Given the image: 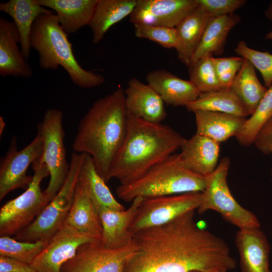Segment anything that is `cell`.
I'll return each instance as SVG.
<instances>
[{
  "mask_svg": "<svg viewBox=\"0 0 272 272\" xmlns=\"http://www.w3.org/2000/svg\"><path fill=\"white\" fill-rule=\"evenodd\" d=\"M265 39L272 41V30L266 34Z\"/></svg>",
  "mask_w": 272,
  "mask_h": 272,
  "instance_id": "obj_42",
  "label": "cell"
},
{
  "mask_svg": "<svg viewBox=\"0 0 272 272\" xmlns=\"http://www.w3.org/2000/svg\"><path fill=\"white\" fill-rule=\"evenodd\" d=\"M272 117V85L261 99L254 112L236 134L240 145L249 147L254 144L259 130Z\"/></svg>",
  "mask_w": 272,
  "mask_h": 272,
  "instance_id": "obj_31",
  "label": "cell"
},
{
  "mask_svg": "<svg viewBox=\"0 0 272 272\" xmlns=\"http://www.w3.org/2000/svg\"><path fill=\"white\" fill-rule=\"evenodd\" d=\"M6 126V123L3 117H0V136L3 134L4 128Z\"/></svg>",
  "mask_w": 272,
  "mask_h": 272,
  "instance_id": "obj_41",
  "label": "cell"
},
{
  "mask_svg": "<svg viewBox=\"0 0 272 272\" xmlns=\"http://www.w3.org/2000/svg\"><path fill=\"white\" fill-rule=\"evenodd\" d=\"M43 140L37 130L35 138L23 149L18 150L16 139H12L0 166V200L16 189H26L33 176L27 175L31 164L42 156Z\"/></svg>",
  "mask_w": 272,
  "mask_h": 272,
  "instance_id": "obj_12",
  "label": "cell"
},
{
  "mask_svg": "<svg viewBox=\"0 0 272 272\" xmlns=\"http://www.w3.org/2000/svg\"><path fill=\"white\" fill-rule=\"evenodd\" d=\"M234 51L258 70L265 87L268 88L272 85V54L252 49L243 40L237 43Z\"/></svg>",
  "mask_w": 272,
  "mask_h": 272,
  "instance_id": "obj_34",
  "label": "cell"
},
{
  "mask_svg": "<svg viewBox=\"0 0 272 272\" xmlns=\"http://www.w3.org/2000/svg\"><path fill=\"white\" fill-rule=\"evenodd\" d=\"M49 240L23 241L9 236L0 237V256L30 264L48 244Z\"/></svg>",
  "mask_w": 272,
  "mask_h": 272,
  "instance_id": "obj_33",
  "label": "cell"
},
{
  "mask_svg": "<svg viewBox=\"0 0 272 272\" xmlns=\"http://www.w3.org/2000/svg\"><path fill=\"white\" fill-rule=\"evenodd\" d=\"M96 241H99L63 224L30 265L36 272H61L81 245Z\"/></svg>",
  "mask_w": 272,
  "mask_h": 272,
  "instance_id": "obj_13",
  "label": "cell"
},
{
  "mask_svg": "<svg viewBox=\"0 0 272 272\" xmlns=\"http://www.w3.org/2000/svg\"><path fill=\"white\" fill-rule=\"evenodd\" d=\"M206 177L187 168L179 154H173L155 165L137 180L119 185L118 196L127 201L143 198L203 191Z\"/></svg>",
  "mask_w": 272,
  "mask_h": 272,
  "instance_id": "obj_5",
  "label": "cell"
},
{
  "mask_svg": "<svg viewBox=\"0 0 272 272\" xmlns=\"http://www.w3.org/2000/svg\"><path fill=\"white\" fill-rule=\"evenodd\" d=\"M270 154H272V151ZM271 178H272V168H271Z\"/></svg>",
  "mask_w": 272,
  "mask_h": 272,
  "instance_id": "obj_44",
  "label": "cell"
},
{
  "mask_svg": "<svg viewBox=\"0 0 272 272\" xmlns=\"http://www.w3.org/2000/svg\"><path fill=\"white\" fill-rule=\"evenodd\" d=\"M146 80L169 105L186 107L201 94L189 80H183L163 69L149 72Z\"/></svg>",
  "mask_w": 272,
  "mask_h": 272,
  "instance_id": "obj_18",
  "label": "cell"
},
{
  "mask_svg": "<svg viewBox=\"0 0 272 272\" xmlns=\"http://www.w3.org/2000/svg\"><path fill=\"white\" fill-rule=\"evenodd\" d=\"M196 6L210 17H217L231 14L243 7L245 0H195Z\"/></svg>",
  "mask_w": 272,
  "mask_h": 272,
  "instance_id": "obj_37",
  "label": "cell"
},
{
  "mask_svg": "<svg viewBox=\"0 0 272 272\" xmlns=\"http://www.w3.org/2000/svg\"><path fill=\"white\" fill-rule=\"evenodd\" d=\"M185 139L169 125L127 113L126 134L112 163L110 179H117L120 185L137 180L180 149Z\"/></svg>",
  "mask_w": 272,
  "mask_h": 272,
  "instance_id": "obj_3",
  "label": "cell"
},
{
  "mask_svg": "<svg viewBox=\"0 0 272 272\" xmlns=\"http://www.w3.org/2000/svg\"><path fill=\"white\" fill-rule=\"evenodd\" d=\"M213 55L208 54L188 65L189 80L201 93L222 90L213 62Z\"/></svg>",
  "mask_w": 272,
  "mask_h": 272,
  "instance_id": "obj_32",
  "label": "cell"
},
{
  "mask_svg": "<svg viewBox=\"0 0 272 272\" xmlns=\"http://www.w3.org/2000/svg\"><path fill=\"white\" fill-rule=\"evenodd\" d=\"M79 181L83 184L93 202L99 210H122L124 206L114 197L106 182L97 172L92 158L85 154Z\"/></svg>",
  "mask_w": 272,
  "mask_h": 272,
  "instance_id": "obj_29",
  "label": "cell"
},
{
  "mask_svg": "<svg viewBox=\"0 0 272 272\" xmlns=\"http://www.w3.org/2000/svg\"><path fill=\"white\" fill-rule=\"evenodd\" d=\"M135 36L154 41L166 48H175L177 44V34L175 28L135 23Z\"/></svg>",
  "mask_w": 272,
  "mask_h": 272,
  "instance_id": "obj_35",
  "label": "cell"
},
{
  "mask_svg": "<svg viewBox=\"0 0 272 272\" xmlns=\"http://www.w3.org/2000/svg\"><path fill=\"white\" fill-rule=\"evenodd\" d=\"M20 37L13 21L0 18V75L29 78L32 70L18 47Z\"/></svg>",
  "mask_w": 272,
  "mask_h": 272,
  "instance_id": "obj_17",
  "label": "cell"
},
{
  "mask_svg": "<svg viewBox=\"0 0 272 272\" xmlns=\"http://www.w3.org/2000/svg\"><path fill=\"white\" fill-rule=\"evenodd\" d=\"M196 134L207 137L219 143L235 136L246 117L209 111H196Z\"/></svg>",
  "mask_w": 272,
  "mask_h": 272,
  "instance_id": "obj_24",
  "label": "cell"
},
{
  "mask_svg": "<svg viewBox=\"0 0 272 272\" xmlns=\"http://www.w3.org/2000/svg\"><path fill=\"white\" fill-rule=\"evenodd\" d=\"M195 210L133 235L137 254L124 272L228 271L236 267L222 238L200 228Z\"/></svg>",
  "mask_w": 272,
  "mask_h": 272,
  "instance_id": "obj_1",
  "label": "cell"
},
{
  "mask_svg": "<svg viewBox=\"0 0 272 272\" xmlns=\"http://www.w3.org/2000/svg\"><path fill=\"white\" fill-rule=\"evenodd\" d=\"M242 57H213V62L222 89H230L242 67Z\"/></svg>",
  "mask_w": 272,
  "mask_h": 272,
  "instance_id": "obj_36",
  "label": "cell"
},
{
  "mask_svg": "<svg viewBox=\"0 0 272 272\" xmlns=\"http://www.w3.org/2000/svg\"><path fill=\"white\" fill-rule=\"evenodd\" d=\"M210 17L196 8L175 27L177 34L176 48L178 59L186 66L191 61Z\"/></svg>",
  "mask_w": 272,
  "mask_h": 272,
  "instance_id": "obj_25",
  "label": "cell"
},
{
  "mask_svg": "<svg viewBox=\"0 0 272 272\" xmlns=\"http://www.w3.org/2000/svg\"><path fill=\"white\" fill-rule=\"evenodd\" d=\"M230 163L228 157L223 158L215 170L206 176V185L197 212L202 214L208 210L215 211L239 229L260 228L257 217L239 204L230 191L227 181Z\"/></svg>",
  "mask_w": 272,
  "mask_h": 272,
  "instance_id": "obj_8",
  "label": "cell"
},
{
  "mask_svg": "<svg viewBox=\"0 0 272 272\" xmlns=\"http://www.w3.org/2000/svg\"><path fill=\"white\" fill-rule=\"evenodd\" d=\"M0 11L13 19L20 35L21 51L27 60L30 56V38L34 22L40 15L51 10L42 6L37 0H10L0 4Z\"/></svg>",
  "mask_w": 272,
  "mask_h": 272,
  "instance_id": "obj_23",
  "label": "cell"
},
{
  "mask_svg": "<svg viewBox=\"0 0 272 272\" xmlns=\"http://www.w3.org/2000/svg\"><path fill=\"white\" fill-rule=\"evenodd\" d=\"M138 0H98L89 24L93 34V42L98 43L114 24L132 12Z\"/></svg>",
  "mask_w": 272,
  "mask_h": 272,
  "instance_id": "obj_26",
  "label": "cell"
},
{
  "mask_svg": "<svg viewBox=\"0 0 272 272\" xmlns=\"http://www.w3.org/2000/svg\"><path fill=\"white\" fill-rule=\"evenodd\" d=\"M265 16L268 19L272 20V1L267 9L264 12Z\"/></svg>",
  "mask_w": 272,
  "mask_h": 272,
  "instance_id": "obj_40",
  "label": "cell"
},
{
  "mask_svg": "<svg viewBox=\"0 0 272 272\" xmlns=\"http://www.w3.org/2000/svg\"><path fill=\"white\" fill-rule=\"evenodd\" d=\"M143 198L136 197L127 209L122 210H99L102 228L101 242L103 245L110 248H117L132 240L131 225Z\"/></svg>",
  "mask_w": 272,
  "mask_h": 272,
  "instance_id": "obj_19",
  "label": "cell"
},
{
  "mask_svg": "<svg viewBox=\"0 0 272 272\" xmlns=\"http://www.w3.org/2000/svg\"><path fill=\"white\" fill-rule=\"evenodd\" d=\"M186 108L193 112L209 111L243 117L248 116L241 102L230 89L201 93Z\"/></svg>",
  "mask_w": 272,
  "mask_h": 272,
  "instance_id": "obj_30",
  "label": "cell"
},
{
  "mask_svg": "<svg viewBox=\"0 0 272 272\" xmlns=\"http://www.w3.org/2000/svg\"><path fill=\"white\" fill-rule=\"evenodd\" d=\"M0 272H36L30 264L8 257L0 256Z\"/></svg>",
  "mask_w": 272,
  "mask_h": 272,
  "instance_id": "obj_39",
  "label": "cell"
},
{
  "mask_svg": "<svg viewBox=\"0 0 272 272\" xmlns=\"http://www.w3.org/2000/svg\"><path fill=\"white\" fill-rule=\"evenodd\" d=\"M85 154L73 153L62 186L45 209L27 227L14 236L17 240H49L62 227L72 207Z\"/></svg>",
  "mask_w": 272,
  "mask_h": 272,
  "instance_id": "obj_6",
  "label": "cell"
},
{
  "mask_svg": "<svg viewBox=\"0 0 272 272\" xmlns=\"http://www.w3.org/2000/svg\"><path fill=\"white\" fill-rule=\"evenodd\" d=\"M240 21V17L234 13L211 18L205 28L191 62L208 54L213 55L222 54L228 33Z\"/></svg>",
  "mask_w": 272,
  "mask_h": 272,
  "instance_id": "obj_27",
  "label": "cell"
},
{
  "mask_svg": "<svg viewBox=\"0 0 272 272\" xmlns=\"http://www.w3.org/2000/svg\"><path fill=\"white\" fill-rule=\"evenodd\" d=\"M124 90L118 88L95 101L79 124L73 144L76 153L89 155L107 183L113 160L124 140L127 126Z\"/></svg>",
  "mask_w": 272,
  "mask_h": 272,
  "instance_id": "obj_2",
  "label": "cell"
},
{
  "mask_svg": "<svg viewBox=\"0 0 272 272\" xmlns=\"http://www.w3.org/2000/svg\"><path fill=\"white\" fill-rule=\"evenodd\" d=\"M192 272H202V271H193ZM220 272H227V271H220Z\"/></svg>",
  "mask_w": 272,
  "mask_h": 272,
  "instance_id": "obj_43",
  "label": "cell"
},
{
  "mask_svg": "<svg viewBox=\"0 0 272 272\" xmlns=\"http://www.w3.org/2000/svg\"><path fill=\"white\" fill-rule=\"evenodd\" d=\"M43 7L55 12L63 30L75 33L86 25H89L98 0H37Z\"/></svg>",
  "mask_w": 272,
  "mask_h": 272,
  "instance_id": "obj_22",
  "label": "cell"
},
{
  "mask_svg": "<svg viewBox=\"0 0 272 272\" xmlns=\"http://www.w3.org/2000/svg\"><path fill=\"white\" fill-rule=\"evenodd\" d=\"M256 148L264 154L272 151V117L257 134L254 143Z\"/></svg>",
  "mask_w": 272,
  "mask_h": 272,
  "instance_id": "obj_38",
  "label": "cell"
},
{
  "mask_svg": "<svg viewBox=\"0 0 272 272\" xmlns=\"http://www.w3.org/2000/svg\"><path fill=\"white\" fill-rule=\"evenodd\" d=\"M267 89L260 83L254 66L248 60L243 58L242 67L230 89L238 98L248 115L250 116L254 112Z\"/></svg>",
  "mask_w": 272,
  "mask_h": 272,
  "instance_id": "obj_28",
  "label": "cell"
},
{
  "mask_svg": "<svg viewBox=\"0 0 272 272\" xmlns=\"http://www.w3.org/2000/svg\"><path fill=\"white\" fill-rule=\"evenodd\" d=\"M33 179L21 195L10 200L0 209V236H13L27 227L42 212L49 201L40 187L49 175L41 156L32 164Z\"/></svg>",
  "mask_w": 272,
  "mask_h": 272,
  "instance_id": "obj_7",
  "label": "cell"
},
{
  "mask_svg": "<svg viewBox=\"0 0 272 272\" xmlns=\"http://www.w3.org/2000/svg\"><path fill=\"white\" fill-rule=\"evenodd\" d=\"M31 48L39 55V64L45 70L59 66L67 73L71 81L82 88L99 86L105 81L101 74L84 69L77 60L67 34L61 28L52 11L40 15L33 25L30 38Z\"/></svg>",
  "mask_w": 272,
  "mask_h": 272,
  "instance_id": "obj_4",
  "label": "cell"
},
{
  "mask_svg": "<svg viewBox=\"0 0 272 272\" xmlns=\"http://www.w3.org/2000/svg\"><path fill=\"white\" fill-rule=\"evenodd\" d=\"M63 224L97 241L101 240L102 228L99 210L79 180L72 207Z\"/></svg>",
  "mask_w": 272,
  "mask_h": 272,
  "instance_id": "obj_20",
  "label": "cell"
},
{
  "mask_svg": "<svg viewBox=\"0 0 272 272\" xmlns=\"http://www.w3.org/2000/svg\"><path fill=\"white\" fill-rule=\"evenodd\" d=\"M196 7L195 0H138L129 20L133 24L175 28Z\"/></svg>",
  "mask_w": 272,
  "mask_h": 272,
  "instance_id": "obj_14",
  "label": "cell"
},
{
  "mask_svg": "<svg viewBox=\"0 0 272 272\" xmlns=\"http://www.w3.org/2000/svg\"><path fill=\"white\" fill-rule=\"evenodd\" d=\"M127 112L152 123H161L167 115L164 102L149 85L136 78H131L124 90Z\"/></svg>",
  "mask_w": 272,
  "mask_h": 272,
  "instance_id": "obj_15",
  "label": "cell"
},
{
  "mask_svg": "<svg viewBox=\"0 0 272 272\" xmlns=\"http://www.w3.org/2000/svg\"><path fill=\"white\" fill-rule=\"evenodd\" d=\"M138 247L132 239L117 248L103 245L101 241L81 245L75 255L61 268V272H124L137 254Z\"/></svg>",
  "mask_w": 272,
  "mask_h": 272,
  "instance_id": "obj_10",
  "label": "cell"
},
{
  "mask_svg": "<svg viewBox=\"0 0 272 272\" xmlns=\"http://www.w3.org/2000/svg\"><path fill=\"white\" fill-rule=\"evenodd\" d=\"M63 116L60 110L49 109L37 127L43 140L41 159L49 173V183L43 191L49 202L62 186L70 170L64 144Z\"/></svg>",
  "mask_w": 272,
  "mask_h": 272,
  "instance_id": "obj_9",
  "label": "cell"
},
{
  "mask_svg": "<svg viewBox=\"0 0 272 272\" xmlns=\"http://www.w3.org/2000/svg\"><path fill=\"white\" fill-rule=\"evenodd\" d=\"M180 149L183 165L197 174L207 176L218 166L220 143L207 137L195 133L185 140Z\"/></svg>",
  "mask_w": 272,
  "mask_h": 272,
  "instance_id": "obj_21",
  "label": "cell"
},
{
  "mask_svg": "<svg viewBox=\"0 0 272 272\" xmlns=\"http://www.w3.org/2000/svg\"><path fill=\"white\" fill-rule=\"evenodd\" d=\"M201 192L144 198L131 225L130 231L136 232L167 223L183 214L197 210Z\"/></svg>",
  "mask_w": 272,
  "mask_h": 272,
  "instance_id": "obj_11",
  "label": "cell"
},
{
  "mask_svg": "<svg viewBox=\"0 0 272 272\" xmlns=\"http://www.w3.org/2000/svg\"><path fill=\"white\" fill-rule=\"evenodd\" d=\"M235 243L239 253L241 272H270V246L259 228L239 229Z\"/></svg>",
  "mask_w": 272,
  "mask_h": 272,
  "instance_id": "obj_16",
  "label": "cell"
}]
</instances>
